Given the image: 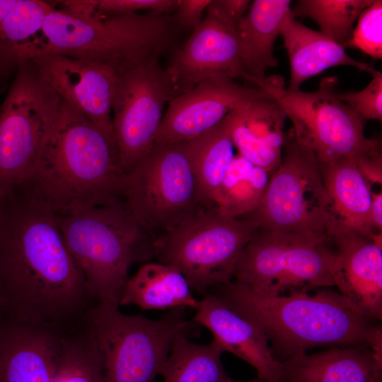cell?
<instances>
[{
  "label": "cell",
  "mask_w": 382,
  "mask_h": 382,
  "mask_svg": "<svg viewBox=\"0 0 382 382\" xmlns=\"http://www.w3.org/2000/svg\"><path fill=\"white\" fill-rule=\"evenodd\" d=\"M343 48H357L374 59L382 58V1L374 0L359 15L352 37Z\"/></svg>",
  "instance_id": "33"
},
{
  "label": "cell",
  "mask_w": 382,
  "mask_h": 382,
  "mask_svg": "<svg viewBox=\"0 0 382 382\" xmlns=\"http://www.w3.org/2000/svg\"><path fill=\"white\" fill-rule=\"evenodd\" d=\"M64 336L0 318V382H53Z\"/></svg>",
  "instance_id": "18"
},
{
  "label": "cell",
  "mask_w": 382,
  "mask_h": 382,
  "mask_svg": "<svg viewBox=\"0 0 382 382\" xmlns=\"http://www.w3.org/2000/svg\"><path fill=\"white\" fill-rule=\"evenodd\" d=\"M282 149L260 204L245 218L262 229L327 235L328 199L315 154L296 141L291 129Z\"/></svg>",
  "instance_id": "12"
},
{
  "label": "cell",
  "mask_w": 382,
  "mask_h": 382,
  "mask_svg": "<svg viewBox=\"0 0 382 382\" xmlns=\"http://www.w3.org/2000/svg\"><path fill=\"white\" fill-rule=\"evenodd\" d=\"M265 95L258 87L224 76L204 80L170 100L154 144L189 141L213 128L243 103Z\"/></svg>",
  "instance_id": "14"
},
{
  "label": "cell",
  "mask_w": 382,
  "mask_h": 382,
  "mask_svg": "<svg viewBox=\"0 0 382 382\" xmlns=\"http://www.w3.org/2000/svg\"><path fill=\"white\" fill-rule=\"evenodd\" d=\"M30 59L63 100L116 141L112 122V100L117 81L113 69L54 53Z\"/></svg>",
  "instance_id": "15"
},
{
  "label": "cell",
  "mask_w": 382,
  "mask_h": 382,
  "mask_svg": "<svg viewBox=\"0 0 382 382\" xmlns=\"http://www.w3.org/2000/svg\"><path fill=\"white\" fill-rule=\"evenodd\" d=\"M69 251L97 302L119 307L132 263L154 253L149 234L123 202L56 215Z\"/></svg>",
  "instance_id": "5"
},
{
  "label": "cell",
  "mask_w": 382,
  "mask_h": 382,
  "mask_svg": "<svg viewBox=\"0 0 382 382\" xmlns=\"http://www.w3.org/2000/svg\"><path fill=\"white\" fill-rule=\"evenodd\" d=\"M290 0H255L236 27L244 79H264L278 60L273 49L281 23L291 10Z\"/></svg>",
  "instance_id": "24"
},
{
  "label": "cell",
  "mask_w": 382,
  "mask_h": 382,
  "mask_svg": "<svg viewBox=\"0 0 382 382\" xmlns=\"http://www.w3.org/2000/svg\"><path fill=\"white\" fill-rule=\"evenodd\" d=\"M1 313H0V318H1Z\"/></svg>",
  "instance_id": "42"
},
{
  "label": "cell",
  "mask_w": 382,
  "mask_h": 382,
  "mask_svg": "<svg viewBox=\"0 0 382 382\" xmlns=\"http://www.w3.org/2000/svg\"><path fill=\"white\" fill-rule=\"evenodd\" d=\"M279 35L290 64L289 91H299L305 81L332 66H349L369 74L376 69L349 57L345 48L322 33L296 21L291 9L281 23Z\"/></svg>",
  "instance_id": "23"
},
{
  "label": "cell",
  "mask_w": 382,
  "mask_h": 382,
  "mask_svg": "<svg viewBox=\"0 0 382 382\" xmlns=\"http://www.w3.org/2000/svg\"><path fill=\"white\" fill-rule=\"evenodd\" d=\"M375 382H381V380H379V381H376Z\"/></svg>",
  "instance_id": "41"
},
{
  "label": "cell",
  "mask_w": 382,
  "mask_h": 382,
  "mask_svg": "<svg viewBox=\"0 0 382 382\" xmlns=\"http://www.w3.org/2000/svg\"><path fill=\"white\" fill-rule=\"evenodd\" d=\"M382 355L360 347H335L282 361L280 382H375L381 380Z\"/></svg>",
  "instance_id": "22"
},
{
  "label": "cell",
  "mask_w": 382,
  "mask_h": 382,
  "mask_svg": "<svg viewBox=\"0 0 382 382\" xmlns=\"http://www.w3.org/2000/svg\"><path fill=\"white\" fill-rule=\"evenodd\" d=\"M249 5L248 0H214L211 1L207 8L236 28L248 11Z\"/></svg>",
  "instance_id": "37"
},
{
  "label": "cell",
  "mask_w": 382,
  "mask_h": 382,
  "mask_svg": "<svg viewBox=\"0 0 382 382\" xmlns=\"http://www.w3.org/2000/svg\"><path fill=\"white\" fill-rule=\"evenodd\" d=\"M249 82L281 105L293 124L296 141L311 149L319 163L381 149L377 140L364 136V120L337 98L336 76L321 79L318 89L313 92L289 91L280 76Z\"/></svg>",
  "instance_id": "9"
},
{
  "label": "cell",
  "mask_w": 382,
  "mask_h": 382,
  "mask_svg": "<svg viewBox=\"0 0 382 382\" xmlns=\"http://www.w3.org/2000/svg\"><path fill=\"white\" fill-rule=\"evenodd\" d=\"M328 199L329 238L355 233L370 237L378 232L371 216V188L352 157L319 163Z\"/></svg>",
  "instance_id": "21"
},
{
  "label": "cell",
  "mask_w": 382,
  "mask_h": 382,
  "mask_svg": "<svg viewBox=\"0 0 382 382\" xmlns=\"http://www.w3.org/2000/svg\"><path fill=\"white\" fill-rule=\"evenodd\" d=\"M159 57L116 74L112 122L126 174L152 149L165 105L174 96L170 75Z\"/></svg>",
  "instance_id": "13"
},
{
  "label": "cell",
  "mask_w": 382,
  "mask_h": 382,
  "mask_svg": "<svg viewBox=\"0 0 382 382\" xmlns=\"http://www.w3.org/2000/svg\"><path fill=\"white\" fill-rule=\"evenodd\" d=\"M335 245L338 292L359 313L382 318V248L368 236L347 233L330 238Z\"/></svg>",
  "instance_id": "19"
},
{
  "label": "cell",
  "mask_w": 382,
  "mask_h": 382,
  "mask_svg": "<svg viewBox=\"0 0 382 382\" xmlns=\"http://www.w3.org/2000/svg\"><path fill=\"white\" fill-rule=\"evenodd\" d=\"M259 228L254 220L204 208L155 237L154 253L158 262L176 267L192 290L205 294L211 286L231 282L242 252Z\"/></svg>",
  "instance_id": "7"
},
{
  "label": "cell",
  "mask_w": 382,
  "mask_h": 382,
  "mask_svg": "<svg viewBox=\"0 0 382 382\" xmlns=\"http://www.w3.org/2000/svg\"><path fill=\"white\" fill-rule=\"evenodd\" d=\"M175 308L159 319L122 313L97 302L86 313V329L100 354L105 382H154L161 375L172 342L190 321Z\"/></svg>",
  "instance_id": "6"
},
{
  "label": "cell",
  "mask_w": 382,
  "mask_h": 382,
  "mask_svg": "<svg viewBox=\"0 0 382 382\" xmlns=\"http://www.w3.org/2000/svg\"><path fill=\"white\" fill-rule=\"evenodd\" d=\"M18 0H0V25Z\"/></svg>",
  "instance_id": "39"
},
{
  "label": "cell",
  "mask_w": 382,
  "mask_h": 382,
  "mask_svg": "<svg viewBox=\"0 0 382 382\" xmlns=\"http://www.w3.org/2000/svg\"><path fill=\"white\" fill-rule=\"evenodd\" d=\"M94 297L56 214L22 187L0 201V313L54 328L87 312Z\"/></svg>",
  "instance_id": "1"
},
{
  "label": "cell",
  "mask_w": 382,
  "mask_h": 382,
  "mask_svg": "<svg viewBox=\"0 0 382 382\" xmlns=\"http://www.w3.org/2000/svg\"><path fill=\"white\" fill-rule=\"evenodd\" d=\"M287 296L254 292L237 282L222 285L221 296L264 332L279 361L317 347H360L382 355L381 327L359 313L338 291L313 296L291 289Z\"/></svg>",
  "instance_id": "3"
},
{
  "label": "cell",
  "mask_w": 382,
  "mask_h": 382,
  "mask_svg": "<svg viewBox=\"0 0 382 382\" xmlns=\"http://www.w3.org/2000/svg\"><path fill=\"white\" fill-rule=\"evenodd\" d=\"M212 0H178L174 23L180 27L195 29L202 22V14Z\"/></svg>",
  "instance_id": "35"
},
{
  "label": "cell",
  "mask_w": 382,
  "mask_h": 382,
  "mask_svg": "<svg viewBox=\"0 0 382 382\" xmlns=\"http://www.w3.org/2000/svg\"><path fill=\"white\" fill-rule=\"evenodd\" d=\"M198 301L185 277L176 267L149 262L127 279L119 305L134 304L143 310L195 309Z\"/></svg>",
  "instance_id": "25"
},
{
  "label": "cell",
  "mask_w": 382,
  "mask_h": 382,
  "mask_svg": "<svg viewBox=\"0 0 382 382\" xmlns=\"http://www.w3.org/2000/svg\"><path fill=\"white\" fill-rule=\"evenodd\" d=\"M374 0H300L291 8L294 16L309 17L323 35L342 47L352 37L353 25Z\"/></svg>",
  "instance_id": "30"
},
{
  "label": "cell",
  "mask_w": 382,
  "mask_h": 382,
  "mask_svg": "<svg viewBox=\"0 0 382 382\" xmlns=\"http://www.w3.org/2000/svg\"><path fill=\"white\" fill-rule=\"evenodd\" d=\"M204 208L214 207L213 196L234 157L226 117L213 128L186 141Z\"/></svg>",
  "instance_id": "28"
},
{
  "label": "cell",
  "mask_w": 382,
  "mask_h": 382,
  "mask_svg": "<svg viewBox=\"0 0 382 382\" xmlns=\"http://www.w3.org/2000/svg\"><path fill=\"white\" fill-rule=\"evenodd\" d=\"M369 84L358 92L336 93L339 100L347 104L364 120H382V73L375 69Z\"/></svg>",
  "instance_id": "34"
},
{
  "label": "cell",
  "mask_w": 382,
  "mask_h": 382,
  "mask_svg": "<svg viewBox=\"0 0 382 382\" xmlns=\"http://www.w3.org/2000/svg\"><path fill=\"white\" fill-rule=\"evenodd\" d=\"M62 99L29 59L0 105V201L27 179Z\"/></svg>",
  "instance_id": "11"
},
{
  "label": "cell",
  "mask_w": 382,
  "mask_h": 382,
  "mask_svg": "<svg viewBox=\"0 0 382 382\" xmlns=\"http://www.w3.org/2000/svg\"><path fill=\"white\" fill-rule=\"evenodd\" d=\"M371 216L376 230L382 233V192H371Z\"/></svg>",
  "instance_id": "38"
},
{
  "label": "cell",
  "mask_w": 382,
  "mask_h": 382,
  "mask_svg": "<svg viewBox=\"0 0 382 382\" xmlns=\"http://www.w3.org/2000/svg\"><path fill=\"white\" fill-rule=\"evenodd\" d=\"M327 235L258 228L236 266V282L254 292L277 296L287 289L334 286L335 250Z\"/></svg>",
  "instance_id": "8"
},
{
  "label": "cell",
  "mask_w": 382,
  "mask_h": 382,
  "mask_svg": "<svg viewBox=\"0 0 382 382\" xmlns=\"http://www.w3.org/2000/svg\"><path fill=\"white\" fill-rule=\"evenodd\" d=\"M271 174L240 154L234 156L213 196V205L221 215L239 218L260 204Z\"/></svg>",
  "instance_id": "29"
},
{
  "label": "cell",
  "mask_w": 382,
  "mask_h": 382,
  "mask_svg": "<svg viewBox=\"0 0 382 382\" xmlns=\"http://www.w3.org/2000/svg\"><path fill=\"white\" fill-rule=\"evenodd\" d=\"M248 382H260L257 379H255V380H253V381H248Z\"/></svg>",
  "instance_id": "40"
},
{
  "label": "cell",
  "mask_w": 382,
  "mask_h": 382,
  "mask_svg": "<svg viewBox=\"0 0 382 382\" xmlns=\"http://www.w3.org/2000/svg\"><path fill=\"white\" fill-rule=\"evenodd\" d=\"M224 349L214 339L206 345L190 341L185 332L174 338L161 375L163 382H235L221 362Z\"/></svg>",
  "instance_id": "27"
},
{
  "label": "cell",
  "mask_w": 382,
  "mask_h": 382,
  "mask_svg": "<svg viewBox=\"0 0 382 382\" xmlns=\"http://www.w3.org/2000/svg\"><path fill=\"white\" fill-rule=\"evenodd\" d=\"M178 0H73L72 14L84 18H98L129 14L138 11L169 13L175 10Z\"/></svg>",
  "instance_id": "32"
},
{
  "label": "cell",
  "mask_w": 382,
  "mask_h": 382,
  "mask_svg": "<svg viewBox=\"0 0 382 382\" xmlns=\"http://www.w3.org/2000/svg\"><path fill=\"white\" fill-rule=\"evenodd\" d=\"M354 162L369 185L382 184V156L381 149L352 157Z\"/></svg>",
  "instance_id": "36"
},
{
  "label": "cell",
  "mask_w": 382,
  "mask_h": 382,
  "mask_svg": "<svg viewBox=\"0 0 382 382\" xmlns=\"http://www.w3.org/2000/svg\"><path fill=\"white\" fill-rule=\"evenodd\" d=\"M123 202L150 235L166 232L204 209L186 142L154 144L126 174Z\"/></svg>",
  "instance_id": "10"
},
{
  "label": "cell",
  "mask_w": 382,
  "mask_h": 382,
  "mask_svg": "<svg viewBox=\"0 0 382 382\" xmlns=\"http://www.w3.org/2000/svg\"><path fill=\"white\" fill-rule=\"evenodd\" d=\"M125 180L116 141L62 100L21 187L64 215L123 202Z\"/></svg>",
  "instance_id": "2"
},
{
  "label": "cell",
  "mask_w": 382,
  "mask_h": 382,
  "mask_svg": "<svg viewBox=\"0 0 382 382\" xmlns=\"http://www.w3.org/2000/svg\"><path fill=\"white\" fill-rule=\"evenodd\" d=\"M192 321L207 328L221 346L252 366L258 379L280 382L282 361L274 357L261 329L221 296L205 294L199 300Z\"/></svg>",
  "instance_id": "17"
},
{
  "label": "cell",
  "mask_w": 382,
  "mask_h": 382,
  "mask_svg": "<svg viewBox=\"0 0 382 382\" xmlns=\"http://www.w3.org/2000/svg\"><path fill=\"white\" fill-rule=\"evenodd\" d=\"M53 382H105L100 354L87 329L64 336Z\"/></svg>",
  "instance_id": "31"
},
{
  "label": "cell",
  "mask_w": 382,
  "mask_h": 382,
  "mask_svg": "<svg viewBox=\"0 0 382 382\" xmlns=\"http://www.w3.org/2000/svg\"><path fill=\"white\" fill-rule=\"evenodd\" d=\"M226 118L239 154L272 175L281 163L286 134L281 105L267 94L243 103Z\"/></svg>",
  "instance_id": "20"
},
{
  "label": "cell",
  "mask_w": 382,
  "mask_h": 382,
  "mask_svg": "<svg viewBox=\"0 0 382 382\" xmlns=\"http://www.w3.org/2000/svg\"><path fill=\"white\" fill-rule=\"evenodd\" d=\"M175 25L168 13L84 18L52 6L44 22L39 55L54 53L91 61L117 74L160 57L173 41Z\"/></svg>",
  "instance_id": "4"
},
{
  "label": "cell",
  "mask_w": 382,
  "mask_h": 382,
  "mask_svg": "<svg viewBox=\"0 0 382 382\" xmlns=\"http://www.w3.org/2000/svg\"><path fill=\"white\" fill-rule=\"evenodd\" d=\"M166 70L174 96L216 76L244 79L236 28L207 8L206 16Z\"/></svg>",
  "instance_id": "16"
},
{
  "label": "cell",
  "mask_w": 382,
  "mask_h": 382,
  "mask_svg": "<svg viewBox=\"0 0 382 382\" xmlns=\"http://www.w3.org/2000/svg\"><path fill=\"white\" fill-rule=\"evenodd\" d=\"M52 5L39 0H18L0 25V79L17 71L39 54L42 28Z\"/></svg>",
  "instance_id": "26"
}]
</instances>
